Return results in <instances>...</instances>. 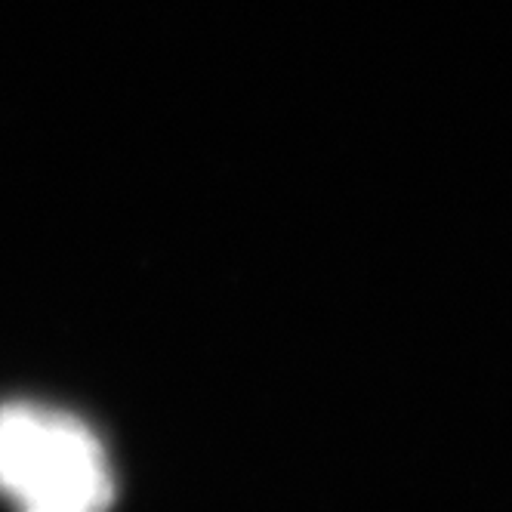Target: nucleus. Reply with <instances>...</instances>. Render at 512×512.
<instances>
[{"instance_id": "1", "label": "nucleus", "mask_w": 512, "mask_h": 512, "mask_svg": "<svg viewBox=\"0 0 512 512\" xmlns=\"http://www.w3.org/2000/svg\"><path fill=\"white\" fill-rule=\"evenodd\" d=\"M115 466L90 423L41 401L0 405V497L16 512H108Z\"/></svg>"}]
</instances>
